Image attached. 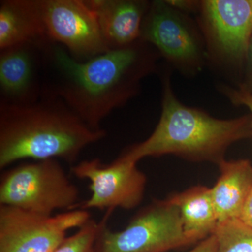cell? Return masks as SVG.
<instances>
[{"instance_id": "6da1fadb", "label": "cell", "mask_w": 252, "mask_h": 252, "mask_svg": "<svg viewBox=\"0 0 252 252\" xmlns=\"http://www.w3.org/2000/svg\"><path fill=\"white\" fill-rule=\"evenodd\" d=\"M42 94L62 99L92 128L130 98L150 70V55L139 41L85 61L74 59L59 44H43Z\"/></svg>"}, {"instance_id": "7a4b0ae2", "label": "cell", "mask_w": 252, "mask_h": 252, "mask_svg": "<svg viewBox=\"0 0 252 252\" xmlns=\"http://www.w3.org/2000/svg\"><path fill=\"white\" fill-rule=\"evenodd\" d=\"M104 129L87 125L62 99L42 94L21 105L0 104V169L20 160L77 163L81 152L104 139Z\"/></svg>"}, {"instance_id": "3957f363", "label": "cell", "mask_w": 252, "mask_h": 252, "mask_svg": "<svg viewBox=\"0 0 252 252\" xmlns=\"http://www.w3.org/2000/svg\"><path fill=\"white\" fill-rule=\"evenodd\" d=\"M251 136L250 117L223 120L186 107L176 98L167 83L155 130L147 140L123 154L136 162L144 158L172 154L193 161L219 164L232 144Z\"/></svg>"}, {"instance_id": "277c9868", "label": "cell", "mask_w": 252, "mask_h": 252, "mask_svg": "<svg viewBox=\"0 0 252 252\" xmlns=\"http://www.w3.org/2000/svg\"><path fill=\"white\" fill-rule=\"evenodd\" d=\"M79 199V189L56 159L23 162L0 176V205L52 215L75 210Z\"/></svg>"}, {"instance_id": "5b68a950", "label": "cell", "mask_w": 252, "mask_h": 252, "mask_svg": "<svg viewBox=\"0 0 252 252\" xmlns=\"http://www.w3.org/2000/svg\"><path fill=\"white\" fill-rule=\"evenodd\" d=\"M113 211L101 220L95 252H167L192 245L186 236L177 207L157 200L144 207L120 231L107 222Z\"/></svg>"}, {"instance_id": "8992f818", "label": "cell", "mask_w": 252, "mask_h": 252, "mask_svg": "<svg viewBox=\"0 0 252 252\" xmlns=\"http://www.w3.org/2000/svg\"><path fill=\"white\" fill-rule=\"evenodd\" d=\"M90 219L82 209L44 215L0 205V252H54L69 230Z\"/></svg>"}, {"instance_id": "52a82bcc", "label": "cell", "mask_w": 252, "mask_h": 252, "mask_svg": "<svg viewBox=\"0 0 252 252\" xmlns=\"http://www.w3.org/2000/svg\"><path fill=\"white\" fill-rule=\"evenodd\" d=\"M137 164L122 154L109 164L93 158L72 165L73 175L90 182V198L80 203V209L107 212L117 208L131 210L138 206L143 200L147 177Z\"/></svg>"}, {"instance_id": "ba28073f", "label": "cell", "mask_w": 252, "mask_h": 252, "mask_svg": "<svg viewBox=\"0 0 252 252\" xmlns=\"http://www.w3.org/2000/svg\"><path fill=\"white\" fill-rule=\"evenodd\" d=\"M46 35L85 61L109 49L97 18L86 0H37Z\"/></svg>"}, {"instance_id": "9c48e42d", "label": "cell", "mask_w": 252, "mask_h": 252, "mask_svg": "<svg viewBox=\"0 0 252 252\" xmlns=\"http://www.w3.org/2000/svg\"><path fill=\"white\" fill-rule=\"evenodd\" d=\"M44 39L0 50V104L21 105L42 94Z\"/></svg>"}, {"instance_id": "30bf717a", "label": "cell", "mask_w": 252, "mask_h": 252, "mask_svg": "<svg viewBox=\"0 0 252 252\" xmlns=\"http://www.w3.org/2000/svg\"><path fill=\"white\" fill-rule=\"evenodd\" d=\"M203 9L222 54L233 61L245 59L252 37V0H207Z\"/></svg>"}, {"instance_id": "8fae6325", "label": "cell", "mask_w": 252, "mask_h": 252, "mask_svg": "<svg viewBox=\"0 0 252 252\" xmlns=\"http://www.w3.org/2000/svg\"><path fill=\"white\" fill-rule=\"evenodd\" d=\"M140 39L178 62H191L198 56L193 34L167 2L153 3L142 23Z\"/></svg>"}, {"instance_id": "7c38bea8", "label": "cell", "mask_w": 252, "mask_h": 252, "mask_svg": "<svg viewBox=\"0 0 252 252\" xmlns=\"http://www.w3.org/2000/svg\"><path fill=\"white\" fill-rule=\"evenodd\" d=\"M97 18L109 49L132 45L140 39L147 11L144 1L132 0H86Z\"/></svg>"}, {"instance_id": "4fadbf2b", "label": "cell", "mask_w": 252, "mask_h": 252, "mask_svg": "<svg viewBox=\"0 0 252 252\" xmlns=\"http://www.w3.org/2000/svg\"><path fill=\"white\" fill-rule=\"evenodd\" d=\"M218 165L220 175L211 193L220 223L241 217L252 188V165L245 159H223Z\"/></svg>"}, {"instance_id": "5bb4252c", "label": "cell", "mask_w": 252, "mask_h": 252, "mask_svg": "<svg viewBox=\"0 0 252 252\" xmlns=\"http://www.w3.org/2000/svg\"><path fill=\"white\" fill-rule=\"evenodd\" d=\"M46 39L37 0L1 1L0 50Z\"/></svg>"}, {"instance_id": "9a60e30c", "label": "cell", "mask_w": 252, "mask_h": 252, "mask_svg": "<svg viewBox=\"0 0 252 252\" xmlns=\"http://www.w3.org/2000/svg\"><path fill=\"white\" fill-rule=\"evenodd\" d=\"M180 212L186 236L192 244L214 235L219 225L211 188L197 186L166 198Z\"/></svg>"}, {"instance_id": "2e32d148", "label": "cell", "mask_w": 252, "mask_h": 252, "mask_svg": "<svg viewBox=\"0 0 252 252\" xmlns=\"http://www.w3.org/2000/svg\"><path fill=\"white\" fill-rule=\"evenodd\" d=\"M214 235L216 252H252V227L240 219L219 223Z\"/></svg>"}, {"instance_id": "e0dca14e", "label": "cell", "mask_w": 252, "mask_h": 252, "mask_svg": "<svg viewBox=\"0 0 252 252\" xmlns=\"http://www.w3.org/2000/svg\"><path fill=\"white\" fill-rule=\"evenodd\" d=\"M100 221L90 219L77 231L64 239L54 252H95Z\"/></svg>"}, {"instance_id": "ac0fdd59", "label": "cell", "mask_w": 252, "mask_h": 252, "mask_svg": "<svg viewBox=\"0 0 252 252\" xmlns=\"http://www.w3.org/2000/svg\"><path fill=\"white\" fill-rule=\"evenodd\" d=\"M227 94L233 104L245 106L251 111L252 114V92L247 90L245 88H241L239 90L227 89Z\"/></svg>"}, {"instance_id": "d6986e66", "label": "cell", "mask_w": 252, "mask_h": 252, "mask_svg": "<svg viewBox=\"0 0 252 252\" xmlns=\"http://www.w3.org/2000/svg\"><path fill=\"white\" fill-rule=\"evenodd\" d=\"M217 240L215 235H210L208 238L202 240L200 243L188 252H216Z\"/></svg>"}, {"instance_id": "ffe728a7", "label": "cell", "mask_w": 252, "mask_h": 252, "mask_svg": "<svg viewBox=\"0 0 252 252\" xmlns=\"http://www.w3.org/2000/svg\"><path fill=\"white\" fill-rule=\"evenodd\" d=\"M240 220L247 225L252 227V188L244 206Z\"/></svg>"}, {"instance_id": "44dd1931", "label": "cell", "mask_w": 252, "mask_h": 252, "mask_svg": "<svg viewBox=\"0 0 252 252\" xmlns=\"http://www.w3.org/2000/svg\"><path fill=\"white\" fill-rule=\"evenodd\" d=\"M249 59H250V64H251L252 72V37L250 41V47H249L248 55Z\"/></svg>"}]
</instances>
